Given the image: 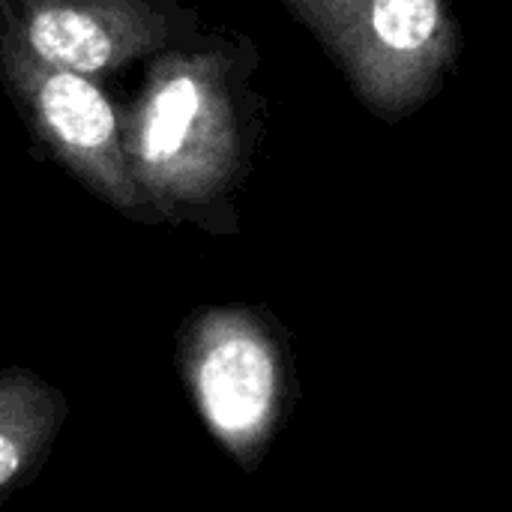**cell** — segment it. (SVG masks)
<instances>
[{
    "label": "cell",
    "mask_w": 512,
    "mask_h": 512,
    "mask_svg": "<svg viewBox=\"0 0 512 512\" xmlns=\"http://www.w3.org/2000/svg\"><path fill=\"white\" fill-rule=\"evenodd\" d=\"M0 84L42 150L93 198L126 219L159 222L123 150V114L84 75L45 66L0 33Z\"/></svg>",
    "instance_id": "4"
},
{
    "label": "cell",
    "mask_w": 512,
    "mask_h": 512,
    "mask_svg": "<svg viewBox=\"0 0 512 512\" xmlns=\"http://www.w3.org/2000/svg\"><path fill=\"white\" fill-rule=\"evenodd\" d=\"M384 123L423 108L462 57L450 0H282Z\"/></svg>",
    "instance_id": "2"
},
{
    "label": "cell",
    "mask_w": 512,
    "mask_h": 512,
    "mask_svg": "<svg viewBox=\"0 0 512 512\" xmlns=\"http://www.w3.org/2000/svg\"><path fill=\"white\" fill-rule=\"evenodd\" d=\"M63 414L66 405L60 393L33 372H0V498L42 465Z\"/></svg>",
    "instance_id": "6"
},
{
    "label": "cell",
    "mask_w": 512,
    "mask_h": 512,
    "mask_svg": "<svg viewBox=\"0 0 512 512\" xmlns=\"http://www.w3.org/2000/svg\"><path fill=\"white\" fill-rule=\"evenodd\" d=\"M180 366L213 438L252 471L294 399L279 324L252 306L201 309L180 327Z\"/></svg>",
    "instance_id": "3"
},
{
    "label": "cell",
    "mask_w": 512,
    "mask_h": 512,
    "mask_svg": "<svg viewBox=\"0 0 512 512\" xmlns=\"http://www.w3.org/2000/svg\"><path fill=\"white\" fill-rule=\"evenodd\" d=\"M0 33L27 57L84 78H111L201 33L177 0H0Z\"/></svg>",
    "instance_id": "5"
},
{
    "label": "cell",
    "mask_w": 512,
    "mask_h": 512,
    "mask_svg": "<svg viewBox=\"0 0 512 512\" xmlns=\"http://www.w3.org/2000/svg\"><path fill=\"white\" fill-rule=\"evenodd\" d=\"M261 66L243 33H198L150 57L123 114V150L135 186L159 222L237 234V192L264 132Z\"/></svg>",
    "instance_id": "1"
}]
</instances>
